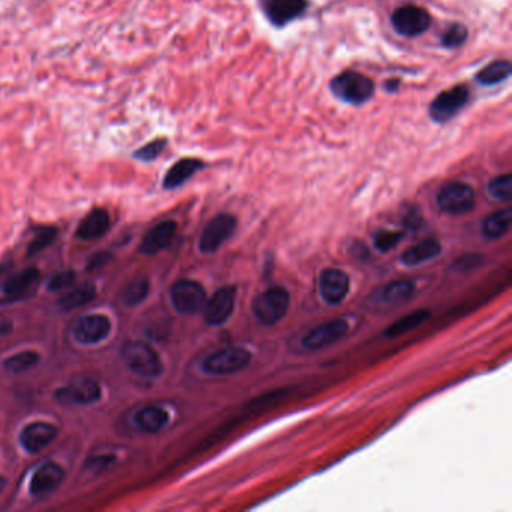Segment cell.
I'll use <instances>...</instances> for the list:
<instances>
[{"label":"cell","mask_w":512,"mask_h":512,"mask_svg":"<svg viewBox=\"0 0 512 512\" xmlns=\"http://www.w3.org/2000/svg\"><path fill=\"white\" fill-rule=\"evenodd\" d=\"M374 81L367 75L355 71H344L330 81V92L346 104L361 106L373 98Z\"/></svg>","instance_id":"6da1fadb"},{"label":"cell","mask_w":512,"mask_h":512,"mask_svg":"<svg viewBox=\"0 0 512 512\" xmlns=\"http://www.w3.org/2000/svg\"><path fill=\"white\" fill-rule=\"evenodd\" d=\"M120 356L132 373L143 378H157L163 373V362L157 350L143 341H129L120 350Z\"/></svg>","instance_id":"7a4b0ae2"},{"label":"cell","mask_w":512,"mask_h":512,"mask_svg":"<svg viewBox=\"0 0 512 512\" xmlns=\"http://www.w3.org/2000/svg\"><path fill=\"white\" fill-rule=\"evenodd\" d=\"M290 307L289 291L282 287H271L254 299L253 312L260 323L272 326L287 314Z\"/></svg>","instance_id":"3957f363"},{"label":"cell","mask_w":512,"mask_h":512,"mask_svg":"<svg viewBox=\"0 0 512 512\" xmlns=\"http://www.w3.org/2000/svg\"><path fill=\"white\" fill-rule=\"evenodd\" d=\"M251 362L250 350L243 347H224L216 350V352L207 355L202 368L206 374L211 376H229L243 369Z\"/></svg>","instance_id":"277c9868"},{"label":"cell","mask_w":512,"mask_h":512,"mask_svg":"<svg viewBox=\"0 0 512 512\" xmlns=\"http://www.w3.org/2000/svg\"><path fill=\"white\" fill-rule=\"evenodd\" d=\"M435 200L445 214L463 215L475 207V191L467 184L454 181L445 184L439 189Z\"/></svg>","instance_id":"5b68a950"},{"label":"cell","mask_w":512,"mask_h":512,"mask_svg":"<svg viewBox=\"0 0 512 512\" xmlns=\"http://www.w3.org/2000/svg\"><path fill=\"white\" fill-rule=\"evenodd\" d=\"M470 90L466 84H457L440 92L430 106V118L438 123H447L467 106Z\"/></svg>","instance_id":"8992f818"},{"label":"cell","mask_w":512,"mask_h":512,"mask_svg":"<svg viewBox=\"0 0 512 512\" xmlns=\"http://www.w3.org/2000/svg\"><path fill=\"white\" fill-rule=\"evenodd\" d=\"M391 23L397 33L410 38L419 36L430 29L431 15L421 6L404 5L392 13Z\"/></svg>","instance_id":"52a82bcc"},{"label":"cell","mask_w":512,"mask_h":512,"mask_svg":"<svg viewBox=\"0 0 512 512\" xmlns=\"http://www.w3.org/2000/svg\"><path fill=\"white\" fill-rule=\"evenodd\" d=\"M173 307L181 314H195L202 311L206 303V290L194 280H179L170 291Z\"/></svg>","instance_id":"ba28073f"},{"label":"cell","mask_w":512,"mask_h":512,"mask_svg":"<svg viewBox=\"0 0 512 512\" xmlns=\"http://www.w3.org/2000/svg\"><path fill=\"white\" fill-rule=\"evenodd\" d=\"M236 225H238V221L230 214H220L214 216L202 232L198 248L206 254L215 253L225 241L232 238V234L236 230Z\"/></svg>","instance_id":"9c48e42d"},{"label":"cell","mask_w":512,"mask_h":512,"mask_svg":"<svg viewBox=\"0 0 512 512\" xmlns=\"http://www.w3.org/2000/svg\"><path fill=\"white\" fill-rule=\"evenodd\" d=\"M111 332V321L104 314H88L77 320L72 337L79 344L93 346L106 339Z\"/></svg>","instance_id":"30bf717a"},{"label":"cell","mask_w":512,"mask_h":512,"mask_svg":"<svg viewBox=\"0 0 512 512\" xmlns=\"http://www.w3.org/2000/svg\"><path fill=\"white\" fill-rule=\"evenodd\" d=\"M236 289L227 286L216 290L209 301H206L203 307V317L207 325L221 326L230 319L234 311Z\"/></svg>","instance_id":"8fae6325"},{"label":"cell","mask_w":512,"mask_h":512,"mask_svg":"<svg viewBox=\"0 0 512 512\" xmlns=\"http://www.w3.org/2000/svg\"><path fill=\"white\" fill-rule=\"evenodd\" d=\"M350 289L349 275L338 268H328L320 273L319 291L328 305H338L347 296Z\"/></svg>","instance_id":"7c38bea8"},{"label":"cell","mask_w":512,"mask_h":512,"mask_svg":"<svg viewBox=\"0 0 512 512\" xmlns=\"http://www.w3.org/2000/svg\"><path fill=\"white\" fill-rule=\"evenodd\" d=\"M262 9L275 27H284L305 13L307 0H262Z\"/></svg>","instance_id":"4fadbf2b"},{"label":"cell","mask_w":512,"mask_h":512,"mask_svg":"<svg viewBox=\"0 0 512 512\" xmlns=\"http://www.w3.org/2000/svg\"><path fill=\"white\" fill-rule=\"evenodd\" d=\"M349 330V323L344 319H335L326 321L314 329H311L308 334L302 338V346L308 350H319L335 344L337 341L343 338Z\"/></svg>","instance_id":"5bb4252c"},{"label":"cell","mask_w":512,"mask_h":512,"mask_svg":"<svg viewBox=\"0 0 512 512\" xmlns=\"http://www.w3.org/2000/svg\"><path fill=\"white\" fill-rule=\"evenodd\" d=\"M54 397L61 404L88 406L101 400V386L86 378V381H79L59 387Z\"/></svg>","instance_id":"9a60e30c"},{"label":"cell","mask_w":512,"mask_h":512,"mask_svg":"<svg viewBox=\"0 0 512 512\" xmlns=\"http://www.w3.org/2000/svg\"><path fill=\"white\" fill-rule=\"evenodd\" d=\"M58 435V429L50 422L36 421L32 424H27L20 433V443L24 451L29 454H36L42 451L44 448L56 439Z\"/></svg>","instance_id":"2e32d148"},{"label":"cell","mask_w":512,"mask_h":512,"mask_svg":"<svg viewBox=\"0 0 512 512\" xmlns=\"http://www.w3.org/2000/svg\"><path fill=\"white\" fill-rule=\"evenodd\" d=\"M65 472L58 463H44L41 467H38L31 479V495L35 497H41L50 495L51 491L58 488L63 481Z\"/></svg>","instance_id":"e0dca14e"},{"label":"cell","mask_w":512,"mask_h":512,"mask_svg":"<svg viewBox=\"0 0 512 512\" xmlns=\"http://www.w3.org/2000/svg\"><path fill=\"white\" fill-rule=\"evenodd\" d=\"M413 295L415 284L409 280H398L378 287L371 295V301L382 307H395L409 302Z\"/></svg>","instance_id":"ac0fdd59"},{"label":"cell","mask_w":512,"mask_h":512,"mask_svg":"<svg viewBox=\"0 0 512 512\" xmlns=\"http://www.w3.org/2000/svg\"><path fill=\"white\" fill-rule=\"evenodd\" d=\"M176 230H177L176 223L170 220L152 227L140 243V253L154 255L158 254L159 251H163L170 245V242L173 241Z\"/></svg>","instance_id":"d6986e66"},{"label":"cell","mask_w":512,"mask_h":512,"mask_svg":"<svg viewBox=\"0 0 512 512\" xmlns=\"http://www.w3.org/2000/svg\"><path fill=\"white\" fill-rule=\"evenodd\" d=\"M203 167H205V163L202 159H197V158L179 159L176 164L170 167V170L164 177L163 185L166 189H176L179 186H182L197 172H200Z\"/></svg>","instance_id":"ffe728a7"},{"label":"cell","mask_w":512,"mask_h":512,"mask_svg":"<svg viewBox=\"0 0 512 512\" xmlns=\"http://www.w3.org/2000/svg\"><path fill=\"white\" fill-rule=\"evenodd\" d=\"M110 229V215L106 209H93L86 218H83L77 229V238L83 241H93L101 238Z\"/></svg>","instance_id":"44dd1931"},{"label":"cell","mask_w":512,"mask_h":512,"mask_svg":"<svg viewBox=\"0 0 512 512\" xmlns=\"http://www.w3.org/2000/svg\"><path fill=\"white\" fill-rule=\"evenodd\" d=\"M168 412L159 406H147L140 409L134 416V424L145 433H158L168 424Z\"/></svg>","instance_id":"7402d4cb"},{"label":"cell","mask_w":512,"mask_h":512,"mask_svg":"<svg viewBox=\"0 0 512 512\" xmlns=\"http://www.w3.org/2000/svg\"><path fill=\"white\" fill-rule=\"evenodd\" d=\"M40 280V271L38 268H26L20 272H17L14 275H11L2 286V291L5 296L14 298V296H20L23 293H26L27 290H31L35 284Z\"/></svg>","instance_id":"603a6c76"},{"label":"cell","mask_w":512,"mask_h":512,"mask_svg":"<svg viewBox=\"0 0 512 512\" xmlns=\"http://www.w3.org/2000/svg\"><path fill=\"white\" fill-rule=\"evenodd\" d=\"M442 253V245L435 239H425L419 243L410 246L401 255V262L406 266H418L425 262H429Z\"/></svg>","instance_id":"cb8c5ba5"},{"label":"cell","mask_w":512,"mask_h":512,"mask_svg":"<svg viewBox=\"0 0 512 512\" xmlns=\"http://www.w3.org/2000/svg\"><path fill=\"white\" fill-rule=\"evenodd\" d=\"M511 221H512V211L504 209L497 211L487 216L482 223V234L487 239H499L502 236L506 234L511 229Z\"/></svg>","instance_id":"d4e9b609"},{"label":"cell","mask_w":512,"mask_h":512,"mask_svg":"<svg viewBox=\"0 0 512 512\" xmlns=\"http://www.w3.org/2000/svg\"><path fill=\"white\" fill-rule=\"evenodd\" d=\"M95 296H97V289H95L92 284L86 282L83 284V286L65 293L63 296H61L58 301V307L62 311H71L74 308L86 305V303L95 299Z\"/></svg>","instance_id":"484cf974"},{"label":"cell","mask_w":512,"mask_h":512,"mask_svg":"<svg viewBox=\"0 0 512 512\" xmlns=\"http://www.w3.org/2000/svg\"><path fill=\"white\" fill-rule=\"evenodd\" d=\"M511 72L512 66L508 61H495L483 66L477 74V81L481 83L482 86H495V84L508 80Z\"/></svg>","instance_id":"4316f807"},{"label":"cell","mask_w":512,"mask_h":512,"mask_svg":"<svg viewBox=\"0 0 512 512\" xmlns=\"http://www.w3.org/2000/svg\"><path fill=\"white\" fill-rule=\"evenodd\" d=\"M430 317V311L426 310H418L413 311L410 314H407L404 317H401L400 320H397L395 323H392L390 328L385 330V335L390 338H397L401 337L407 332H410L413 329H416L418 326H421L424 321Z\"/></svg>","instance_id":"83f0119b"},{"label":"cell","mask_w":512,"mask_h":512,"mask_svg":"<svg viewBox=\"0 0 512 512\" xmlns=\"http://www.w3.org/2000/svg\"><path fill=\"white\" fill-rule=\"evenodd\" d=\"M38 362H40V355L33 352V350H24V352L6 358L3 361V368L9 373L20 374L29 371Z\"/></svg>","instance_id":"f1b7e54d"},{"label":"cell","mask_w":512,"mask_h":512,"mask_svg":"<svg viewBox=\"0 0 512 512\" xmlns=\"http://www.w3.org/2000/svg\"><path fill=\"white\" fill-rule=\"evenodd\" d=\"M149 281L143 277H138L132 280L125 290L122 291V301L128 307H136L138 303L143 302L149 295Z\"/></svg>","instance_id":"f546056e"},{"label":"cell","mask_w":512,"mask_h":512,"mask_svg":"<svg viewBox=\"0 0 512 512\" xmlns=\"http://www.w3.org/2000/svg\"><path fill=\"white\" fill-rule=\"evenodd\" d=\"M487 193L500 202H509L512 197V176L509 173L491 179L487 185Z\"/></svg>","instance_id":"4dcf8cb0"},{"label":"cell","mask_w":512,"mask_h":512,"mask_svg":"<svg viewBox=\"0 0 512 512\" xmlns=\"http://www.w3.org/2000/svg\"><path fill=\"white\" fill-rule=\"evenodd\" d=\"M56 236H58V230H56L54 227H41V229L38 230L33 241L29 243V248H27V255L32 257V255L42 253L47 248V246L54 242Z\"/></svg>","instance_id":"1f68e13d"},{"label":"cell","mask_w":512,"mask_h":512,"mask_svg":"<svg viewBox=\"0 0 512 512\" xmlns=\"http://www.w3.org/2000/svg\"><path fill=\"white\" fill-rule=\"evenodd\" d=\"M467 40V27L460 23L451 24L442 35V45L445 49H458Z\"/></svg>","instance_id":"d6a6232c"},{"label":"cell","mask_w":512,"mask_h":512,"mask_svg":"<svg viewBox=\"0 0 512 512\" xmlns=\"http://www.w3.org/2000/svg\"><path fill=\"white\" fill-rule=\"evenodd\" d=\"M167 147V140L166 138H157L150 143L141 146L140 149H137L134 152V157L138 161H143V163H150V161H155Z\"/></svg>","instance_id":"836d02e7"},{"label":"cell","mask_w":512,"mask_h":512,"mask_svg":"<svg viewBox=\"0 0 512 512\" xmlns=\"http://www.w3.org/2000/svg\"><path fill=\"white\" fill-rule=\"evenodd\" d=\"M403 233L395 230H381L374 236V248L381 253H387L401 242Z\"/></svg>","instance_id":"e575fe53"},{"label":"cell","mask_w":512,"mask_h":512,"mask_svg":"<svg viewBox=\"0 0 512 512\" xmlns=\"http://www.w3.org/2000/svg\"><path fill=\"white\" fill-rule=\"evenodd\" d=\"M75 281V273L72 271H63L54 273L53 277L47 282V290L50 291H61L66 287H70Z\"/></svg>","instance_id":"d590c367"},{"label":"cell","mask_w":512,"mask_h":512,"mask_svg":"<svg viewBox=\"0 0 512 512\" xmlns=\"http://www.w3.org/2000/svg\"><path fill=\"white\" fill-rule=\"evenodd\" d=\"M481 263H482V255H479V254H466V255H461L460 259H457V262L454 263L452 269L457 271V272H469L472 269L478 268Z\"/></svg>","instance_id":"8d00e7d4"},{"label":"cell","mask_w":512,"mask_h":512,"mask_svg":"<svg viewBox=\"0 0 512 512\" xmlns=\"http://www.w3.org/2000/svg\"><path fill=\"white\" fill-rule=\"evenodd\" d=\"M403 225L409 230H418L421 225V214L418 207H406L403 214Z\"/></svg>","instance_id":"74e56055"},{"label":"cell","mask_w":512,"mask_h":512,"mask_svg":"<svg viewBox=\"0 0 512 512\" xmlns=\"http://www.w3.org/2000/svg\"><path fill=\"white\" fill-rule=\"evenodd\" d=\"M110 260V254L109 253H98L92 255V257L89 259L88 262V271L92 272V271H98L101 269L104 264H107Z\"/></svg>","instance_id":"f35d334b"},{"label":"cell","mask_w":512,"mask_h":512,"mask_svg":"<svg viewBox=\"0 0 512 512\" xmlns=\"http://www.w3.org/2000/svg\"><path fill=\"white\" fill-rule=\"evenodd\" d=\"M113 457L110 455H106V457H95L88 463V467L93 469V472H101L104 469H107L110 466V463H113Z\"/></svg>","instance_id":"ab89813d"},{"label":"cell","mask_w":512,"mask_h":512,"mask_svg":"<svg viewBox=\"0 0 512 512\" xmlns=\"http://www.w3.org/2000/svg\"><path fill=\"white\" fill-rule=\"evenodd\" d=\"M13 329V323L9 320L0 317V337L9 334V330Z\"/></svg>","instance_id":"60d3db41"},{"label":"cell","mask_w":512,"mask_h":512,"mask_svg":"<svg viewBox=\"0 0 512 512\" xmlns=\"http://www.w3.org/2000/svg\"><path fill=\"white\" fill-rule=\"evenodd\" d=\"M5 486H6V479H5L3 477H0V493H2V491H3Z\"/></svg>","instance_id":"b9f144b4"}]
</instances>
